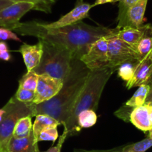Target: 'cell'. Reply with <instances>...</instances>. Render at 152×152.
Instances as JSON below:
<instances>
[{"label": "cell", "instance_id": "cell-1", "mask_svg": "<svg viewBox=\"0 0 152 152\" xmlns=\"http://www.w3.org/2000/svg\"><path fill=\"white\" fill-rule=\"evenodd\" d=\"M11 31L23 36H33L38 40L63 46L72 52L74 58L81 59L92 44L115 31L102 26H90L82 21L61 28H49L45 23L30 21L20 23Z\"/></svg>", "mask_w": 152, "mask_h": 152}, {"label": "cell", "instance_id": "cell-2", "mask_svg": "<svg viewBox=\"0 0 152 152\" xmlns=\"http://www.w3.org/2000/svg\"><path fill=\"white\" fill-rule=\"evenodd\" d=\"M90 70L78 58H72L71 69L64 80L59 93L43 103L35 106V116L47 114L66 126L76 100L86 84Z\"/></svg>", "mask_w": 152, "mask_h": 152}, {"label": "cell", "instance_id": "cell-3", "mask_svg": "<svg viewBox=\"0 0 152 152\" xmlns=\"http://www.w3.org/2000/svg\"><path fill=\"white\" fill-rule=\"evenodd\" d=\"M116 71L117 68L107 67L90 72L85 85L72 110L66 125L64 126L68 130V137L76 135L81 130L78 124V116L81 111L84 110L96 111L104 88L110 76Z\"/></svg>", "mask_w": 152, "mask_h": 152}, {"label": "cell", "instance_id": "cell-4", "mask_svg": "<svg viewBox=\"0 0 152 152\" xmlns=\"http://www.w3.org/2000/svg\"><path fill=\"white\" fill-rule=\"evenodd\" d=\"M41 41L43 43L41 60L39 65L32 71L38 75L46 74L64 80L71 69V62L74 55L66 48L44 40Z\"/></svg>", "mask_w": 152, "mask_h": 152}, {"label": "cell", "instance_id": "cell-5", "mask_svg": "<svg viewBox=\"0 0 152 152\" xmlns=\"http://www.w3.org/2000/svg\"><path fill=\"white\" fill-rule=\"evenodd\" d=\"M34 102H22L13 96L3 107L5 114L0 122V152L8 151L9 142L13 137L14 127L21 118L35 116Z\"/></svg>", "mask_w": 152, "mask_h": 152}, {"label": "cell", "instance_id": "cell-6", "mask_svg": "<svg viewBox=\"0 0 152 152\" xmlns=\"http://www.w3.org/2000/svg\"><path fill=\"white\" fill-rule=\"evenodd\" d=\"M117 28L112 34L107 37L108 46V58L110 66L117 68L124 63L129 61H140L136 49L123 40L116 37Z\"/></svg>", "mask_w": 152, "mask_h": 152}, {"label": "cell", "instance_id": "cell-7", "mask_svg": "<svg viewBox=\"0 0 152 152\" xmlns=\"http://www.w3.org/2000/svg\"><path fill=\"white\" fill-rule=\"evenodd\" d=\"M81 61L90 71L102 69L110 66L107 40L102 37L90 46L87 53L81 58Z\"/></svg>", "mask_w": 152, "mask_h": 152}, {"label": "cell", "instance_id": "cell-8", "mask_svg": "<svg viewBox=\"0 0 152 152\" xmlns=\"http://www.w3.org/2000/svg\"><path fill=\"white\" fill-rule=\"evenodd\" d=\"M63 84L64 80L54 78L46 74L40 75L33 102L38 104L50 100L59 93Z\"/></svg>", "mask_w": 152, "mask_h": 152}, {"label": "cell", "instance_id": "cell-9", "mask_svg": "<svg viewBox=\"0 0 152 152\" xmlns=\"http://www.w3.org/2000/svg\"><path fill=\"white\" fill-rule=\"evenodd\" d=\"M35 10V5L31 2H14L0 11V27L12 30L27 12Z\"/></svg>", "mask_w": 152, "mask_h": 152}, {"label": "cell", "instance_id": "cell-10", "mask_svg": "<svg viewBox=\"0 0 152 152\" xmlns=\"http://www.w3.org/2000/svg\"><path fill=\"white\" fill-rule=\"evenodd\" d=\"M92 8H93V5L84 2V0H77L75 7L69 12L61 17L57 21L50 23H45V24L48 27L55 28L79 23L89 17V12Z\"/></svg>", "mask_w": 152, "mask_h": 152}, {"label": "cell", "instance_id": "cell-11", "mask_svg": "<svg viewBox=\"0 0 152 152\" xmlns=\"http://www.w3.org/2000/svg\"><path fill=\"white\" fill-rule=\"evenodd\" d=\"M152 73V50L142 59L136 67L133 78L126 84V87L130 90L146 84Z\"/></svg>", "mask_w": 152, "mask_h": 152}, {"label": "cell", "instance_id": "cell-12", "mask_svg": "<svg viewBox=\"0 0 152 152\" xmlns=\"http://www.w3.org/2000/svg\"><path fill=\"white\" fill-rule=\"evenodd\" d=\"M19 52L23 56L27 72H31L40 64L43 55V43L41 40H39L35 45L23 43L20 46Z\"/></svg>", "mask_w": 152, "mask_h": 152}, {"label": "cell", "instance_id": "cell-13", "mask_svg": "<svg viewBox=\"0 0 152 152\" xmlns=\"http://www.w3.org/2000/svg\"><path fill=\"white\" fill-rule=\"evenodd\" d=\"M148 1V0H140L127 11L122 24V28L125 26L140 28L143 26Z\"/></svg>", "mask_w": 152, "mask_h": 152}, {"label": "cell", "instance_id": "cell-14", "mask_svg": "<svg viewBox=\"0 0 152 152\" xmlns=\"http://www.w3.org/2000/svg\"><path fill=\"white\" fill-rule=\"evenodd\" d=\"M8 152H40L38 142L34 138L33 133L23 138L12 137L8 146Z\"/></svg>", "mask_w": 152, "mask_h": 152}, {"label": "cell", "instance_id": "cell-15", "mask_svg": "<svg viewBox=\"0 0 152 152\" xmlns=\"http://www.w3.org/2000/svg\"><path fill=\"white\" fill-rule=\"evenodd\" d=\"M145 29L146 25H143L140 28L125 26L120 29L117 28L116 36V37L136 49L138 43L144 35Z\"/></svg>", "mask_w": 152, "mask_h": 152}, {"label": "cell", "instance_id": "cell-16", "mask_svg": "<svg viewBox=\"0 0 152 152\" xmlns=\"http://www.w3.org/2000/svg\"><path fill=\"white\" fill-rule=\"evenodd\" d=\"M130 122L142 131H149L152 128L149 120L147 105L134 107L130 116Z\"/></svg>", "mask_w": 152, "mask_h": 152}, {"label": "cell", "instance_id": "cell-17", "mask_svg": "<svg viewBox=\"0 0 152 152\" xmlns=\"http://www.w3.org/2000/svg\"><path fill=\"white\" fill-rule=\"evenodd\" d=\"M61 125L58 120L47 114H38L35 116V120L32 126V133L37 141L42 131L49 127H58ZM38 142V141H37Z\"/></svg>", "mask_w": 152, "mask_h": 152}, {"label": "cell", "instance_id": "cell-18", "mask_svg": "<svg viewBox=\"0 0 152 152\" xmlns=\"http://www.w3.org/2000/svg\"><path fill=\"white\" fill-rule=\"evenodd\" d=\"M136 50L140 61L152 50V26L151 24H146L145 32L137 44Z\"/></svg>", "mask_w": 152, "mask_h": 152}, {"label": "cell", "instance_id": "cell-19", "mask_svg": "<svg viewBox=\"0 0 152 152\" xmlns=\"http://www.w3.org/2000/svg\"><path fill=\"white\" fill-rule=\"evenodd\" d=\"M150 90V86L147 84H143L139 86L132 97L125 103V104L131 107H137L145 104L146 98Z\"/></svg>", "mask_w": 152, "mask_h": 152}, {"label": "cell", "instance_id": "cell-20", "mask_svg": "<svg viewBox=\"0 0 152 152\" xmlns=\"http://www.w3.org/2000/svg\"><path fill=\"white\" fill-rule=\"evenodd\" d=\"M31 116L21 118L14 127L13 137L15 138H23L30 135L32 132Z\"/></svg>", "mask_w": 152, "mask_h": 152}, {"label": "cell", "instance_id": "cell-21", "mask_svg": "<svg viewBox=\"0 0 152 152\" xmlns=\"http://www.w3.org/2000/svg\"><path fill=\"white\" fill-rule=\"evenodd\" d=\"M97 122V115L93 110H84L78 116V124L80 128H87L93 126Z\"/></svg>", "mask_w": 152, "mask_h": 152}, {"label": "cell", "instance_id": "cell-22", "mask_svg": "<svg viewBox=\"0 0 152 152\" xmlns=\"http://www.w3.org/2000/svg\"><path fill=\"white\" fill-rule=\"evenodd\" d=\"M140 61H129L124 63L117 69L118 76L125 81H129L133 78L136 67Z\"/></svg>", "mask_w": 152, "mask_h": 152}, {"label": "cell", "instance_id": "cell-23", "mask_svg": "<svg viewBox=\"0 0 152 152\" xmlns=\"http://www.w3.org/2000/svg\"><path fill=\"white\" fill-rule=\"evenodd\" d=\"M152 147V139L149 137L133 144L122 147L121 152H145Z\"/></svg>", "mask_w": 152, "mask_h": 152}, {"label": "cell", "instance_id": "cell-24", "mask_svg": "<svg viewBox=\"0 0 152 152\" xmlns=\"http://www.w3.org/2000/svg\"><path fill=\"white\" fill-rule=\"evenodd\" d=\"M38 77L39 75L34 71L27 72L19 81V87L35 92L37 85Z\"/></svg>", "mask_w": 152, "mask_h": 152}, {"label": "cell", "instance_id": "cell-25", "mask_svg": "<svg viewBox=\"0 0 152 152\" xmlns=\"http://www.w3.org/2000/svg\"><path fill=\"white\" fill-rule=\"evenodd\" d=\"M139 1L140 0H119V12L117 17L118 24L116 27V28H122L127 11Z\"/></svg>", "mask_w": 152, "mask_h": 152}, {"label": "cell", "instance_id": "cell-26", "mask_svg": "<svg viewBox=\"0 0 152 152\" xmlns=\"http://www.w3.org/2000/svg\"><path fill=\"white\" fill-rule=\"evenodd\" d=\"M12 2H31L35 5V10L50 13L53 2L50 0H8Z\"/></svg>", "mask_w": 152, "mask_h": 152}, {"label": "cell", "instance_id": "cell-27", "mask_svg": "<svg viewBox=\"0 0 152 152\" xmlns=\"http://www.w3.org/2000/svg\"><path fill=\"white\" fill-rule=\"evenodd\" d=\"M57 128L58 127H49V128H45L40 134L37 141H52V142H55L58 138V132Z\"/></svg>", "mask_w": 152, "mask_h": 152}, {"label": "cell", "instance_id": "cell-28", "mask_svg": "<svg viewBox=\"0 0 152 152\" xmlns=\"http://www.w3.org/2000/svg\"><path fill=\"white\" fill-rule=\"evenodd\" d=\"M14 96L20 102H33L35 97V92L19 87Z\"/></svg>", "mask_w": 152, "mask_h": 152}, {"label": "cell", "instance_id": "cell-29", "mask_svg": "<svg viewBox=\"0 0 152 152\" xmlns=\"http://www.w3.org/2000/svg\"><path fill=\"white\" fill-rule=\"evenodd\" d=\"M133 110H134V107L128 106V105H126L125 104L123 106L121 107L118 110H116V112L114 113V114L118 118L122 119L125 122H130V116H131V113Z\"/></svg>", "mask_w": 152, "mask_h": 152}, {"label": "cell", "instance_id": "cell-30", "mask_svg": "<svg viewBox=\"0 0 152 152\" xmlns=\"http://www.w3.org/2000/svg\"><path fill=\"white\" fill-rule=\"evenodd\" d=\"M14 40V41L20 42V38L12 31L5 28L0 27V40Z\"/></svg>", "mask_w": 152, "mask_h": 152}, {"label": "cell", "instance_id": "cell-31", "mask_svg": "<svg viewBox=\"0 0 152 152\" xmlns=\"http://www.w3.org/2000/svg\"><path fill=\"white\" fill-rule=\"evenodd\" d=\"M68 137V130L66 127H64V131L63 132L62 135L59 137V140H58V144L56 145L55 146H52L50 148L48 149L47 151H43V152H61V148H62L63 144L65 142L66 139ZM42 152V151H40Z\"/></svg>", "mask_w": 152, "mask_h": 152}, {"label": "cell", "instance_id": "cell-32", "mask_svg": "<svg viewBox=\"0 0 152 152\" xmlns=\"http://www.w3.org/2000/svg\"><path fill=\"white\" fill-rule=\"evenodd\" d=\"M121 148H122V147L115 148L109 149V150L87 151V150H84V149H75V152H121Z\"/></svg>", "mask_w": 152, "mask_h": 152}, {"label": "cell", "instance_id": "cell-33", "mask_svg": "<svg viewBox=\"0 0 152 152\" xmlns=\"http://www.w3.org/2000/svg\"><path fill=\"white\" fill-rule=\"evenodd\" d=\"M11 59V55L9 51L0 52V60L4 61H9Z\"/></svg>", "mask_w": 152, "mask_h": 152}, {"label": "cell", "instance_id": "cell-34", "mask_svg": "<svg viewBox=\"0 0 152 152\" xmlns=\"http://www.w3.org/2000/svg\"><path fill=\"white\" fill-rule=\"evenodd\" d=\"M119 2V0H96L94 4H93V7L97 6L99 5H103V4L107 3H113V2Z\"/></svg>", "mask_w": 152, "mask_h": 152}, {"label": "cell", "instance_id": "cell-35", "mask_svg": "<svg viewBox=\"0 0 152 152\" xmlns=\"http://www.w3.org/2000/svg\"><path fill=\"white\" fill-rule=\"evenodd\" d=\"M14 2L8 1V0H0V11H2L6 7L9 6V5H12Z\"/></svg>", "mask_w": 152, "mask_h": 152}, {"label": "cell", "instance_id": "cell-36", "mask_svg": "<svg viewBox=\"0 0 152 152\" xmlns=\"http://www.w3.org/2000/svg\"><path fill=\"white\" fill-rule=\"evenodd\" d=\"M145 104H152V85L150 86V90L148 94Z\"/></svg>", "mask_w": 152, "mask_h": 152}, {"label": "cell", "instance_id": "cell-37", "mask_svg": "<svg viewBox=\"0 0 152 152\" xmlns=\"http://www.w3.org/2000/svg\"><path fill=\"white\" fill-rule=\"evenodd\" d=\"M5 51H9L8 45L5 41H0V52H5Z\"/></svg>", "mask_w": 152, "mask_h": 152}, {"label": "cell", "instance_id": "cell-38", "mask_svg": "<svg viewBox=\"0 0 152 152\" xmlns=\"http://www.w3.org/2000/svg\"><path fill=\"white\" fill-rule=\"evenodd\" d=\"M148 107V116L149 120H150L151 125L152 127V104H146Z\"/></svg>", "mask_w": 152, "mask_h": 152}, {"label": "cell", "instance_id": "cell-39", "mask_svg": "<svg viewBox=\"0 0 152 152\" xmlns=\"http://www.w3.org/2000/svg\"><path fill=\"white\" fill-rule=\"evenodd\" d=\"M4 114H5V110H4L3 108H2V109H0V122L2 121V118H3Z\"/></svg>", "mask_w": 152, "mask_h": 152}, {"label": "cell", "instance_id": "cell-40", "mask_svg": "<svg viewBox=\"0 0 152 152\" xmlns=\"http://www.w3.org/2000/svg\"><path fill=\"white\" fill-rule=\"evenodd\" d=\"M146 84H148L149 86L152 85V73H151V75L150 77H149L148 80V81H147V82H146Z\"/></svg>", "mask_w": 152, "mask_h": 152}, {"label": "cell", "instance_id": "cell-41", "mask_svg": "<svg viewBox=\"0 0 152 152\" xmlns=\"http://www.w3.org/2000/svg\"><path fill=\"white\" fill-rule=\"evenodd\" d=\"M148 137H150V138H151V139H152V128H151V129L150 130V131H149V134H148Z\"/></svg>", "mask_w": 152, "mask_h": 152}, {"label": "cell", "instance_id": "cell-42", "mask_svg": "<svg viewBox=\"0 0 152 152\" xmlns=\"http://www.w3.org/2000/svg\"><path fill=\"white\" fill-rule=\"evenodd\" d=\"M50 1H51V2H53V3H55V2H56V0H50Z\"/></svg>", "mask_w": 152, "mask_h": 152}, {"label": "cell", "instance_id": "cell-43", "mask_svg": "<svg viewBox=\"0 0 152 152\" xmlns=\"http://www.w3.org/2000/svg\"><path fill=\"white\" fill-rule=\"evenodd\" d=\"M6 152H8V151H6Z\"/></svg>", "mask_w": 152, "mask_h": 152}]
</instances>
